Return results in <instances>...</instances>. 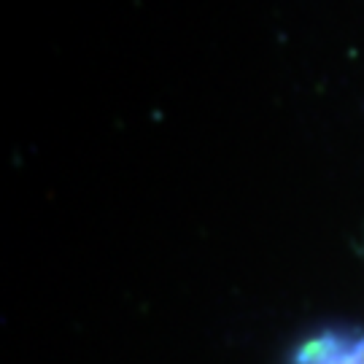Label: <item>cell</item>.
<instances>
[{
	"mask_svg": "<svg viewBox=\"0 0 364 364\" xmlns=\"http://www.w3.org/2000/svg\"><path fill=\"white\" fill-rule=\"evenodd\" d=\"M289 364H364V326L316 335L299 346Z\"/></svg>",
	"mask_w": 364,
	"mask_h": 364,
	"instance_id": "1",
	"label": "cell"
}]
</instances>
